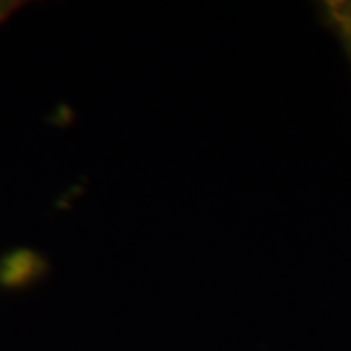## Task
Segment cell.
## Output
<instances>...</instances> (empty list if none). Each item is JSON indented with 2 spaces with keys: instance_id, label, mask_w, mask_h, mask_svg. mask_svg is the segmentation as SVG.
Here are the masks:
<instances>
[{
  "instance_id": "cell-1",
  "label": "cell",
  "mask_w": 351,
  "mask_h": 351,
  "mask_svg": "<svg viewBox=\"0 0 351 351\" xmlns=\"http://www.w3.org/2000/svg\"><path fill=\"white\" fill-rule=\"evenodd\" d=\"M39 269H41V261L37 258V254L21 249L0 265V283L12 287L23 285L37 276Z\"/></svg>"
}]
</instances>
